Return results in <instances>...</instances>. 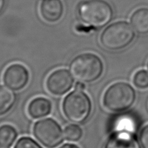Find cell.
I'll use <instances>...</instances> for the list:
<instances>
[{"instance_id":"cell-6","label":"cell","mask_w":148,"mask_h":148,"mask_svg":"<svg viewBox=\"0 0 148 148\" xmlns=\"http://www.w3.org/2000/svg\"><path fill=\"white\" fill-rule=\"evenodd\" d=\"M33 135L47 148H55L64 141L61 126L54 119L47 118L39 120L33 128Z\"/></svg>"},{"instance_id":"cell-1","label":"cell","mask_w":148,"mask_h":148,"mask_svg":"<svg viewBox=\"0 0 148 148\" xmlns=\"http://www.w3.org/2000/svg\"><path fill=\"white\" fill-rule=\"evenodd\" d=\"M70 73L79 82L90 83L101 77L104 64L98 55L92 53H84L77 55L71 61Z\"/></svg>"},{"instance_id":"cell-19","label":"cell","mask_w":148,"mask_h":148,"mask_svg":"<svg viewBox=\"0 0 148 148\" xmlns=\"http://www.w3.org/2000/svg\"><path fill=\"white\" fill-rule=\"evenodd\" d=\"M139 139L142 148H148V125L142 128L140 133Z\"/></svg>"},{"instance_id":"cell-13","label":"cell","mask_w":148,"mask_h":148,"mask_svg":"<svg viewBox=\"0 0 148 148\" xmlns=\"http://www.w3.org/2000/svg\"><path fill=\"white\" fill-rule=\"evenodd\" d=\"M132 27L140 35L148 34V7L136 9L131 16Z\"/></svg>"},{"instance_id":"cell-18","label":"cell","mask_w":148,"mask_h":148,"mask_svg":"<svg viewBox=\"0 0 148 148\" xmlns=\"http://www.w3.org/2000/svg\"><path fill=\"white\" fill-rule=\"evenodd\" d=\"M14 148H43L31 137L23 136L18 140Z\"/></svg>"},{"instance_id":"cell-2","label":"cell","mask_w":148,"mask_h":148,"mask_svg":"<svg viewBox=\"0 0 148 148\" xmlns=\"http://www.w3.org/2000/svg\"><path fill=\"white\" fill-rule=\"evenodd\" d=\"M135 99L136 92L133 86L125 82H117L105 91L102 102L108 110L120 112L131 108Z\"/></svg>"},{"instance_id":"cell-12","label":"cell","mask_w":148,"mask_h":148,"mask_svg":"<svg viewBox=\"0 0 148 148\" xmlns=\"http://www.w3.org/2000/svg\"><path fill=\"white\" fill-rule=\"evenodd\" d=\"M63 7L60 0H44L40 6L42 18L49 22H55L61 18Z\"/></svg>"},{"instance_id":"cell-5","label":"cell","mask_w":148,"mask_h":148,"mask_svg":"<svg viewBox=\"0 0 148 148\" xmlns=\"http://www.w3.org/2000/svg\"><path fill=\"white\" fill-rule=\"evenodd\" d=\"M79 15L86 25L101 28L112 19L113 10L110 4L103 0H89L79 5Z\"/></svg>"},{"instance_id":"cell-14","label":"cell","mask_w":148,"mask_h":148,"mask_svg":"<svg viewBox=\"0 0 148 148\" xmlns=\"http://www.w3.org/2000/svg\"><path fill=\"white\" fill-rule=\"evenodd\" d=\"M13 91L8 86L0 84V116L6 114L14 107L16 96Z\"/></svg>"},{"instance_id":"cell-22","label":"cell","mask_w":148,"mask_h":148,"mask_svg":"<svg viewBox=\"0 0 148 148\" xmlns=\"http://www.w3.org/2000/svg\"><path fill=\"white\" fill-rule=\"evenodd\" d=\"M4 7V0H0V12L2 11Z\"/></svg>"},{"instance_id":"cell-9","label":"cell","mask_w":148,"mask_h":148,"mask_svg":"<svg viewBox=\"0 0 148 148\" xmlns=\"http://www.w3.org/2000/svg\"><path fill=\"white\" fill-rule=\"evenodd\" d=\"M140 124L137 116L131 113L120 114L112 124V133H127L134 136L138 132Z\"/></svg>"},{"instance_id":"cell-24","label":"cell","mask_w":148,"mask_h":148,"mask_svg":"<svg viewBox=\"0 0 148 148\" xmlns=\"http://www.w3.org/2000/svg\"><path fill=\"white\" fill-rule=\"evenodd\" d=\"M147 68H148V61H147Z\"/></svg>"},{"instance_id":"cell-21","label":"cell","mask_w":148,"mask_h":148,"mask_svg":"<svg viewBox=\"0 0 148 148\" xmlns=\"http://www.w3.org/2000/svg\"><path fill=\"white\" fill-rule=\"evenodd\" d=\"M59 148H80L79 146H77L75 144H65L64 145H62Z\"/></svg>"},{"instance_id":"cell-10","label":"cell","mask_w":148,"mask_h":148,"mask_svg":"<svg viewBox=\"0 0 148 148\" xmlns=\"http://www.w3.org/2000/svg\"><path fill=\"white\" fill-rule=\"evenodd\" d=\"M52 103L49 99L38 97L31 100L27 106V113L31 118L39 119L50 114L52 110Z\"/></svg>"},{"instance_id":"cell-7","label":"cell","mask_w":148,"mask_h":148,"mask_svg":"<svg viewBox=\"0 0 148 148\" xmlns=\"http://www.w3.org/2000/svg\"><path fill=\"white\" fill-rule=\"evenodd\" d=\"M74 84L73 75L64 68H59L52 72L47 76L46 86L50 94L61 96L68 93Z\"/></svg>"},{"instance_id":"cell-15","label":"cell","mask_w":148,"mask_h":148,"mask_svg":"<svg viewBox=\"0 0 148 148\" xmlns=\"http://www.w3.org/2000/svg\"><path fill=\"white\" fill-rule=\"evenodd\" d=\"M18 133L14 126L3 124L0 126V146L10 147L17 138Z\"/></svg>"},{"instance_id":"cell-16","label":"cell","mask_w":148,"mask_h":148,"mask_svg":"<svg viewBox=\"0 0 148 148\" xmlns=\"http://www.w3.org/2000/svg\"><path fill=\"white\" fill-rule=\"evenodd\" d=\"M64 134L66 139L70 142H77L81 140L83 134V129L76 124H70L65 127Z\"/></svg>"},{"instance_id":"cell-8","label":"cell","mask_w":148,"mask_h":148,"mask_svg":"<svg viewBox=\"0 0 148 148\" xmlns=\"http://www.w3.org/2000/svg\"><path fill=\"white\" fill-rule=\"evenodd\" d=\"M29 77L27 67L20 63H13L4 71L3 81L5 85L12 90L20 91L27 85Z\"/></svg>"},{"instance_id":"cell-4","label":"cell","mask_w":148,"mask_h":148,"mask_svg":"<svg viewBox=\"0 0 148 148\" xmlns=\"http://www.w3.org/2000/svg\"><path fill=\"white\" fill-rule=\"evenodd\" d=\"M92 101L83 90H75L65 96L62 104L63 114L71 122L81 123L89 118L92 111Z\"/></svg>"},{"instance_id":"cell-20","label":"cell","mask_w":148,"mask_h":148,"mask_svg":"<svg viewBox=\"0 0 148 148\" xmlns=\"http://www.w3.org/2000/svg\"><path fill=\"white\" fill-rule=\"evenodd\" d=\"M75 90H84L85 89V84H84V83H82V82H79L78 81L77 83H76L75 84Z\"/></svg>"},{"instance_id":"cell-23","label":"cell","mask_w":148,"mask_h":148,"mask_svg":"<svg viewBox=\"0 0 148 148\" xmlns=\"http://www.w3.org/2000/svg\"><path fill=\"white\" fill-rule=\"evenodd\" d=\"M0 148H6V147H0Z\"/></svg>"},{"instance_id":"cell-17","label":"cell","mask_w":148,"mask_h":148,"mask_svg":"<svg viewBox=\"0 0 148 148\" xmlns=\"http://www.w3.org/2000/svg\"><path fill=\"white\" fill-rule=\"evenodd\" d=\"M133 83L137 88L146 89L148 88V72L142 70L136 72L133 77Z\"/></svg>"},{"instance_id":"cell-11","label":"cell","mask_w":148,"mask_h":148,"mask_svg":"<svg viewBox=\"0 0 148 148\" xmlns=\"http://www.w3.org/2000/svg\"><path fill=\"white\" fill-rule=\"evenodd\" d=\"M104 148H140L134 135L127 133H112Z\"/></svg>"},{"instance_id":"cell-3","label":"cell","mask_w":148,"mask_h":148,"mask_svg":"<svg viewBox=\"0 0 148 148\" xmlns=\"http://www.w3.org/2000/svg\"><path fill=\"white\" fill-rule=\"evenodd\" d=\"M135 33L128 23L119 21L108 26L100 36V43L110 51H118L125 48L134 39Z\"/></svg>"}]
</instances>
